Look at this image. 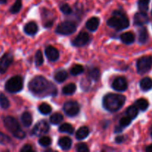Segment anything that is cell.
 <instances>
[{
  "instance_id": "cell-21",
  "label": "cell",
  "mask_w": 152,
  "mask_h": 152,
  "mask_svg": "<svg viewBox=\"0 0 152 152\" xmlns=\"http://www.w3.org/2000/svg\"><path fill=\"white\" fill-rule=\"evenodd\" d=\"M134 105L141 111H145L149 107V102L146 99L140 98L135 101Z\"/></svg>"
},
{
  "instance_id": "cell-47",
  "label": "cell",
  "mask_w": 152,
  "mask_h": 152,
  "mask_svg": "<svg viewBox=\"0 0 152 152\" xmlns=\"http://www.w3.org/2000/svg\"><path fill=\"white\" fill-rule=\"evenodd\" d=\"M151 16H152V9H151Z\"/></svg>"
},
{
  "instance_id": "cell-18",
  "label": "cell",
  "mask_w": 152,
  "mask_h": 152,
  "mask_svg": "<svg viewBox=\"0 0 152 152\" xmlns=\"http://www.w3.org/2000/svg\"><path fill=\"white\" fill-rule=\"evenodd\" d=\"M99 25V19L97 17H91L86 22V27L90 31H95Z\"/></svg>"
},
{
  "instance_id": "cell-34",
  "label": "cell",
  "mask_w": 152,
  "mask_h": 152,
  "mask_svg": "<svg viewBox=\"0 0 152 152\" xmlns=\"http://www.w3.org/2000/svg\"><path fill=\"white\" fill-rule=\"evenodd\" d=\"M84 71V68L81 65H75L71 68V74L73 76H77Z\"/></svg>"
},
{
  "instance_id": "cell-22",
  "label": "cell",
  "mask_w": 152,
  "mask_h": 152,
  "mask_svg": "<svg viewBox=\"0 0 152 152\" xmlns=\"http://www.w3.org/2000/svg\"><path fill=\"white\" fill-rule=\"evenodd\" d=\"M89 134V129L86 126H83V127L80 128L76 132V138L79 140H84L85 138L87 137Z\"/></svg>"
},
{
  "instance_id": "cell-38",
  "label": "cell",
  "mask_w": 152,
  "mask_h": 152,
  "mask_svg": "<svg viewBox=\"0 0 152 152\" xmlns=\"http://www.w3.org/2000/svg\"><path fill=\"white\" fill-rule=\"evenodd\" d=\"M59 9H60L62 13H63L64 14L68 15L72 13V9H71V7L68 4H66V3H63V4H61L59 6Z\"/></svg>"
},
{
  "instance_id": "cell-6",
  "label": "cell",
  "mask_w": 152,
  "mask_h": 152,
  "mask_svg": "<svg viewBox=\"0 0 152 152\" xmlns=\"http://www.w3.org/2000/svg\"><path fill=\"white\" fill-rule=\"evenodd\" d=\"M152 68V56H143L137 61V71L140 75L146 74Z\"/></svg>"
},
{
  "instance_id": "cell-30",
  "label": "cell",
  "mask_w": 152,
  "mask_h": 152,
  "mask_svg": "<svg viewBox=\"0 0 152 152\" xmlns=\"http://www.w3.org/2000/svg\"><path fill=\"white\" fill-rule=\"evenodd\" d=\"M38 109L39 111L42 114H44V115H48V114H50L52 111L51 107H50V105H48V103H42L41 105L39 106Z\"/></svg>"
},
{
  "instance_id": "cell-15",
  "label": "cell",
  "mask_w": 152,
  "mask_h": 152,
  "mask_svg": "<svg viewBox=\"0 0 152 152\" xmlns=\"http://www.w3.org/2000/svg\"><path fill=\"white\" fill-rule=\"evenodd\" d=\"M148 32L145 27L141 26L138 31V42L140 45H145L148 41Z\"/></svg>"
},
{
  "instance_id": "cell-28",
  "label": "cell",
  "mask_w": 152,
  "mask_h": 152,
  "mask_svg": "<svg viewBox=\"0 0 152 152\" xmlns=\"http://www.w3.org/2000/svg\"><path fill=\"white\" fill-rule=\"evenodd\" d=\"M63 120V116L59 113H54L50 117V122L53 125H59Z\"/></svg>"
},
{
  "instance_id": "cell-11",
  "label": "cell",
  "mask_w": 152,
  "mask_h": 152,
  "mask_svg": "<svg viewBox=\"0 0 152 152\" xmlns=\"http://www.w3.org/2000/svg\"><path fill=\"white\" fill-rule=\"evenodd\" d=\"M90 41V36L88 33L80 32L77 37L72 41V45L77 47H83L87 45Z\"/></svg>"
},
{
  "instance_id": "cell-42",
  "label": "cell",
  "mask_w": 152,
  "mask_h": 152,
  "mask_svg": "<svg viewBox=\"0 0 152 152\" xmlns=\"http://www.w3.org/2000/svg\"><path fill=\"white\" fill-rule=\"evenodd\" d=\"M21 152H31L33 151L32 147H31V145H28V144H26V145H24L20 150Z\"/></svg>"
},
{
  "instance_id": "cell-31",
  "label": "cell",
  "mask_w": 152,
  "mask_h": 152,
  "mask_svg": "<svg viewBox=\"0 0 152 152\" xmlns=\"http://www.w3.org/2000/svg\"><path fill=\"white\" fill-rule=\"evenodd\" d=\"M99 74H100V71L97 68H91L88 70V75L92 80L94 81H97L99 78Z\"/></svg>"
},
{
  "instance_id": "cell-40",
  "label": "cell",
  "mask_w": 152,
  "mask_h": 152,
  "mask_svg": "<svg viewBox=\"0 0 152 152\" xmlns=\"http://www.w3.org/2000/svg\"><path fill=\"white\" fill-rule=\"evenodd\" d=\"M77 151L78 152H88L89 148L85 143H79L77 145Z\"/></svg>"
},
{
  "instance_id": "cell-13",
  "label": "cell",
  "mask_w": 152,
  "mask_h": 152,
  "mask_svg": "<svg viewBox=\"0 0 152 152\" xmlns=\"http://www.w3.org/2000/svg\"><path fill=\"white\" fill-rule=\"evenodd\" d=\"M148 22H149V17L146 12H137L134 16V24L136 26H143L144 25L148 24Z\"/></svg>"
},
{
  "instance_id": "cell-8",
  "label": "cell",
  "mask_w": 152,
  "mask_h": 152,
  "mask_svg": "<svg viewBox=\"0 0 152 152\" xmlns=\"http://www.w3.org/2000/svg\"><path fill=\"white\" fill-rule=\"evenodd\" d=\"M80 105L76 101H68L63 105V111L68 117H75L80 112Z\"/></svg>"
},
{
  "instance_id": "cell-35",
  "label": "cell",
  "mask_w": 152,
  "mask_h": 152,
  "mask_svg": "<svg viewBox=\"0 0 152 152\" xmlns=\"http://www.w3.org/2000/svg\"><path fill=\"white\" fill-rule=\"evenodd\" d=\"M39 144L42 147H48L51 144V139L48 136H43L39 140Z\"/></svg>"
},
{
  "instance_id": "cell-26",
  "label": "cell",
  "mask_w": 152,
  "mask_h": 152,
  "mask_svg": "<svg viewBox=\"0 0 152 152\" xmlns=\"http://www.w3.org/2000/svg\"><path fill=\"white\" fill-rule=\"evenodd\" d=\"M77 90V86L74 83H70L66 85L62 88V94L65 95H71L74 93Z\"/></svg>"
},
{
  "instance_id": "cell-16",
  "label": "cell",
  "mask_w": 152,
  "mask_h": 152,
  "mask_svg": "<svg viewBox=\"0 0 152 152\" xmlns=\"http://www.w3.org/2000/svg\"><path fill=\"white\" fill-rule=\"evenodd\" d=\"M140 89L144 92L149 91L152 89V79L151 77H144L140 82Z\"/></svg>"
},
{
  "instance_id": "cell-29",
  "label": "cell",
  "mask_w": 152,
  "mask_h": 152,
  "mask_svg": "<svg viewBox=\"0 0 152 152\" xmlns=\"http://www.w3.org/2000/svg\"><path fill=\"white\" fill-rule=\"evenodd\" d=\"M151 0H138L137 4L139 10L142 12H147L149 8V3Z\"/></svg>"
},
{
  "instance_id": "cell-5",
  "label": "cell",
  "mask_w": 152,
  "mask_h": 152,
  "mask_svg": "<svg viewBox=\"0 0 152 152\" xmlns=\"http://www.w3.org/2000/svg\"><path fill=\"white\" fill-rule=\"evenodd\" d=\"M5 90L10 94H16L23 88V80L20 76H14L5 83Z\"/></svg>"
},
{
  "instance_id": "cell-45",
  "label": "cell",
  "mask_w": 152,
  "mask_h": 152,
  "mask_svg": "<svg viewBox=\"0 0 152 152\" xmlns=\"http://www.w3.org/2000/svg\"><path fill=\"white\" fill-rule=\"evenodd\" d=\"M7 1V0H0V4H6Z\"/></svg>"
},
{
  "instance_id": "cell-7",
  "label": "cell",
  "mask_w": 152,
  "mask_h": 152,
  "mask_svg": "<svg viewBox=\"0 0 152 152\" xmlns=\"http://www.w3.org/2000/svg\"><path fill=\"white\" fill-rule=\"evenodd\" d=\"M77 31V25L74 22L65 21L59 23L56 28V33L61 35H71Z\"/></svg>"
},
{
  "instance_id": "cell-12",
  "label": "cell",
  "mask_w": 152,
  "mask_h": 152,
  "mask_svg": "<svg viewBox=\"0 0 152 152\" xmlns=\"http://www.w3.org/2000/svg\"><path fill=\"white\" fill-rule=\"evenodd\" d=\"M112 88L114 90L119 92H123L127 90L128 83L125 77H119L116 78L112 83Z\"/></svg>"
},
{
  "instance_id": "cell-23",
  "label": "cell",
  "mask_w": 152,
  "mask_h": 152,
  "mask_svg": "<svg viewBox=\"0 0 152 152\" xmlns=\"http://www.w3.org/2000/svg\"><path fill=\"white\" fill-rule=\"evenodd\" d=\"M21 120H22V125H23L25 127H29V126H31V125L32 124V115H31V113L28 112V111H25V112H24L23 114H22Z\"/></svg>"
},
{
  "instance_id": "cell-46",
  "label": "cell",
  "mask_w": 152,
  "mask_h": 152,
  "mask_svg": "<svg viewBox=\"0 0 152 152\" xmlns=\"http://www.w3.org/2000/svg\"><path fill=\"white\" fill-rule=\"evenodd\" d=\"M151 137L152 138V127H151Z\"/></svg>"
},
{
  "instance_id": "cell-17",
  "label": "cell",
  "mask_w": 152,
  "mask_h": 152,
  "mask_svg": "<svg viewBox=\"0 0 152 152\" xmlns=\"http://www.w3.org/2000/svg\"><path fill=\"white\" fill-rule=\"evenodd\" d=\"M24 31L25 34L30 36H34L38 32V25L34 22H30L24 27Z\"/></svg>"
},
{
  "instance_id": "cell-2",
  "label": "cell",
  "mask_w": 152,
  "mask_h": 152,
  "mask_svg": "<svg viewBox=\"0 0 152 152\" xmlns=\"http://www.w3.org/2000/svg\"><path fill=\"white\" fill-rule=\"evenodd\" d=\"M126 102V96L118 94H108L102 99V105L107 111L116 112L123 108Z\"/></svg>"
},
{
  "instance_id": "cell-27",
  "label": "cell",
  "mask_w": 152,
  "mask_h": 152,
  "mask_svg": "<svg viewBox=\"0 0 152 152\" xmlns=\"http://www.w3.org/2000/svg\"><path fill=\"white\" fill-rule=\"evenodd\" d=\"M59 131L62 133H68L69 134H73L74 132V127L68 123H64L61 125L59 128Z\"/></svg>"
},
{
  "instance_id": "cell-19",
  "label": "cell",
  "mask_w": 152,
  "mask_h": 152,
  "mask_svg": "<svg viewBox=\"0 0 152 152\" xmlns=\"http://www.w3.org/2000/svg\"><path fill=\"white\" fill-rule=\"evenodd\" d=\"M120 39L126 45L133 44L135 41V36L132 32L123 33L120 36Z\"/></svg>"
},
{
  "instance_id": "cell-9",
  "label": "cell",
  "mask_w": 152,
  "mask_h": 152,
  "mask_svg": "<svg viewBox=\"0 0 152 152\" xmlns=\"http://www.w3.org/2000/svg\"><path fill=\"white\" fill-rule=\"evenodd\" d=\"M49 129H50V127L47 121L41 120L35 125L32 130V134L36 136H42L43 134H46L48 132Z\"/></svg>"
},
{
  "instance_id": "cell-10",
  "label": "cell",
  "mask_w": 152,
  "mask_h": 152,
  "mask_svg": "<svg viewBox=\"0 0 152 152\" xmlns=\"http://www.w3.org/2000/svg\"><path fill=\"white\" fill-rule=\"evenodd\" d=\"M13 61V56L11 53H6L0 59V74H3L7 71Z\"/></svg>"
},
{
  "instance_id": "cell-39",
  "label": "cell",
  "mask_w": 152,
  "mask_h": 152,
  "mask_svg": "<svg viewBox=\"0 0 152 152\" xmlns=\"http://www.w3.org/2000/svg\"><path fill=\"white\" fill-rule=\"evenodd\" d=\"M10 142H11L10 138L6 134H4V133L0 132V144H1V145H6L7 143H10Z\"/></svg>"
},
{
  "instance_id": "cell-32",
  "label": "cell",
  "mask_w": 152,
  "mask_h": 152,
  "mask_svg": "<svg viewBox=\"0 0 152 152\" xmlns=\"http://www.w3.org/2000/svg\"><path fill=\"white\" fill-rule=\"evenodd\" d=\"M0 106L3 109H7L10 107V102L4 94H0Z\"/></svg>"
},
{
  "instance_id": "cell-20",
  "label": "cell",
  "mask_w": 152,
  "mask_h": 152,
  "mask_svg": "<svg viewBox=\"0 0 152 152\" xmlns=\"http://www.w3.org/2000/svg\"><path fill=\"white\" fill-rule=\"evenodd\" d=\"M58 145L62 150L68 151L71 148V145H72V140L68 137H63L59 140Z\"/></svg>"
},
{
  "instance_id": "cell-1",
  "label": "cell",
  "mask_w": 152,
  "mask_h": 152,
  "mask_svg": "<svg viewBox=\"0 0 152 152\" xmlns=\"http://www.w3.org/2000/svg\"><path fill=\"white\" fill-rule=\"evenodd\" d=\"M28 88L31 93L38 96H55L57 92L54 85L42 76H37L32 79L28 84Z\"/></svg>"
},
{
  "instance_id": "cell-36",
  "label": "cell",
  "mask_w": 152,
  "mask_h": 152,
  "mask_svg": "<svg viewBox=\"0 0 152 152\" xmlns=\"http://www.w3.org/2000/svg\"><path fill=\"white\" fill-rule=\"evenodd\" d=\"M132 121V119L129 118L128 116H126V117H122V118L120 119V128H122V129H123L124 128L127 127V126H129V125L131 124Z\"/></svg>"
},
{
  "instance_id": "cell-4",
  "label": "cell",
  "mask_w": 152,
  "mask_h": 152,
  "mask_svg": "<svg viewBox=\"0 0 152 152\" xmlns=\"http://www.w3.org/2000/svg\"><path fill=\"white\" fill-rule=\"evenodd\" d=\"M3 123H4V125L6 129L10 133H12V134L15 137L20 140L25 137V136H26L25 132L21 129L20 126H19V123H18V121L14 117H10V116L5 117L3 119Z\"/></svg>"
},
{
  "instance_id": "cell-3",
  "label": "cell",
  "mask_w": 152,
  "mask_h": 152,
  "mask_svg": "<svg viewBox=\"0 0 152 152\" xmlns=\"http://www.w3.org/2000/svg\"><path fill=\"white\" fill-rule=\"evenodd\" d=\"M107 25L117 31H122L129 28L130 22L129 18L124 12L116 10L113 12L112 16L108 19Z\"/></svg>"
},
{
  "instance_id": "cell-14",
  "label": "cell",
  "mask_w": 152,
  "mask_h": 152,
  "mask_svg": "<svg viewBox=\"0 0 152 152\" xmlns=\"http://www.w3.org/2000/svg\"><path fill=\"white\" fill-rule=\"evenodd\" d=\"M45 55L48 59L51 62L58 60L59 57V53L57 49L52 46H48L45 49Z\"/></svg>"
},
{
  "instance_id": "cell-37",
  "label": "cell",
  "mask_w": 152,
  "mask_h": 152,
  "mask_svg": "<svg viewBox=\"0 0 152 152\" xmlns=\"http://www.w3.org/2000/svg\"><path fill=\"white\" fill-rule=\"evenodd\" d=\"M43 62H44V59H43L42 53L41 50H38V51L36 53L35 55L36 65H37V66H40V65H42Z\"/></svg>"
},
{
  "instance_id": "cell-24",
  "label": "cell",
  "mask_w": 152,
  "mask_h": 152,
  "mask_svg": "<svg viewBox=\"0 0 152 152\" xmlns=\"http://www.w3.org/2000/svg\"><path fill=\"white\" fill-rule=\"evenodd\" d=\"M126 116L129 117V118L132 119V120H134L135 118H137V117L138 116L139 114V109L135 106L134 105H132V106L129 107L126 110Z\"/></svg>"
},
{
  "instance_id": "cell-43",
  "label": "cell",
  "mask_w": 152,
  "mask_h": 152,
  "mask_svg": "<svg viewBox=\"0 0 152 152\" xmlns=\"http://www.w3.org/2000/svg\"><path fill=\"white\" fill-rule=\"evenodd\" d=\"M115 140L117 143H122L124 141V137L123 136H117L115 138Z\"/></svg>"
},
{
  "instance_id": "cell-33",
  "label": "cell",
  "mask_w": 152,
  "mask_h": 152,
  "mask_svg": "<svg viewBox=\"0 0 152 152\" xmlns=\"http://www.w3.org/2000/svg\"><path fill=\"white\" fill-rule=\"evenodd\" d=\"M22 0H16L14 2V4L10 7V12L11 13H19V10L22 8Z\"/></svg>"
},
{
  "instance_id": "cell-41",
  "label": "cell",
  "mask_w": 152,
  "mask_h": 152,
  "mask_svg": "<svg viewBox=\"0 0 152 152\" xmlns=\"http://www.w3.org/2000/svg\"><path fill=\"white\" fill-rule=\"evenodd\" d=\"M91 85V82L89 80H87V79H83V81L81 83V88L84 91H87L88 89L89 86Z\"/></svg>"
},
{
  "instance_id": "cell-25",
  "label": "cell",
  "mask_w": 152,
  "mask_h": 152,
  "mask_svg": "<svg viewBox=\"0 0 152 152\" xmlns=\"http://www.w3.org/2000/svg\"><path fill=\"white\" fill-rule=\"evenodd\" d=\"M67 78H68V73L64 70H60V71H57L54 75V80L59 83H63Z\"/></svg>"
},
{
  "instance_id": "cell-44",
  "label": "cell",
  "mask_w": 152,
  "mask_h": 152,
  "mask_svg": "<svg viewBox=\"0 0 152 152\" xmlns=\"http://www.w3.org/2000/svg\"><path fill=\"white\" fill-rule=\"evenodd\" d=\"M145 151L152 152V144H151V145H149L148 146H147L146 148H145Z\"/></svg>"
}]
</instances>
